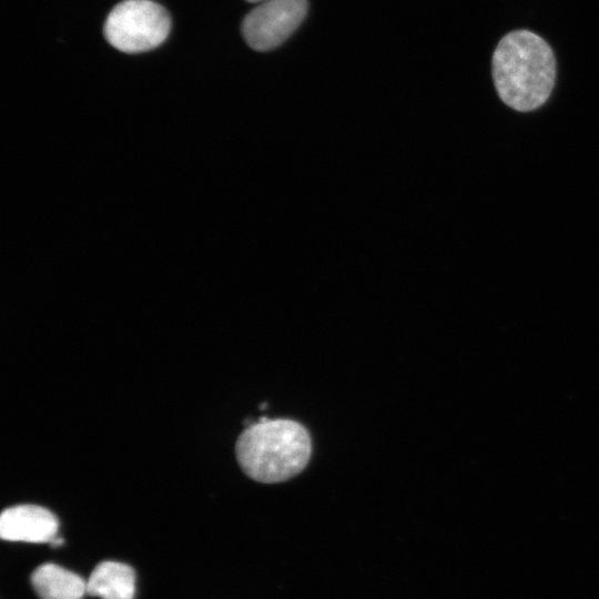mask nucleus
I'll return each instance as SVG.
<instances>
[{
    "label": "nucleus",
    "instance_id": "nucleus-1",
    "mask_svg": "<svg viewBox=\"0 0 599 599\" xmlns=\"http://www.w3.org/2000/svg\"><path fill=\"white\" fill-rule=\"evenodd\" d=\"M491 81L499 100L519 113L542 108L557 84V61L551 47L529 30H515L496 45Z\"/></svg>",
    "mask_w": 599,
    "mask_h": 599
},
{
    "label": "nucleus",
    "instance_id": "nucleus-2",
    "mask_svg": "<svg viewBox=\"0 0 599 599\" xmlns=\"http://www.w3.org/2000/svg\"><path fill=\"white\" fill-rule=\"evenodd\" d=\"M235 454L240 467L260 483H280L301 473L312 455L308 430L292 419L261 417L238 436Z\"/></svg>",
    "mask_w": 599,
    "mask_h": 599
},
{
    "label": "nucleus",
    "instance_id": "nucleus-3",
    "mask_svg": "<svg viewBox=\"0 0 599 599\" xmlns=\"http://www.w3.org/2000/svg\"><path fill=\"white\" fill-rule=\"evenodd\" d=\"M167 11L152 0H123L104 23L106 41L119 51L140 53L159 47L169 35Z\"/></svg>",
    "mask_w": 599,
    "mask_h": 599
},
{
    "label": "nucleus",
    "instance_id": "nucleus-4",
    "mask_svg": "<svg viewBox=\"0 0 599 599\" xmlns=\"http://www.w3.org/2000/svg\"><path fill=\"white\" fill-rule=\"evenodd\" d=\"M306 12L307 0H266L243 20V37L254 50L274 49L295 31Z\"/></svg>",
    "mask_w": 599,
    "mask_h": 599
},
{
    "label": "nucleus",
    "instance_id": "nucleus-5",
    "mask_svg": "<svg viewBox=\"0 0 599 599\" xmlns=\"http://www.w3.org/2000/svg\"><path fill=\"white\" fill-rule=\"evenodd\" d=\"M58 528L55 515L37 505L13 506L0 516V537L8 541L50 542Z\"/></svg>",
    "mask_w": 599,
    "mask_h": 599
},
{
    "label": "nucleus",
    "instance_id": "nucleus-6",
    "mask_svg": "<svg viewBox=\"0 0 599 599\" xmlns=\"http://www.w3.org/2000/svg\"><path fill=\"white\" fill-rule=\"evenodd\" d=\"M87 592L101 599H133L134 570L122 562L102 561L91 572L87 581Z\"/></svg>",
    "mask_w": 599,
    "mask_h": 599
},
{
    "label": "nucleus",
    "instance_id": "nucleus-7",
    "mask_svg": "<svg viewBox=\"0 0 599 599\" xmlns=\"http://www.w3.org/2000/svg\"><path fill=\"white\" fill-rule=\"evenodd\" d=\"M31 583L40 599H82L87 581L55 564H43L31 575Z\"/></svg>",
    "mask_w": 599,
    "mask_h": 599
},
{
    "label": "nucleus",
    "instance_id": "nucleus-8",
    "mask_svg": "<svg viewBox=\"0 0 599 599\" xmlns=\"http://www.w3.org/2000/svg\"><path fill=\"white\" fill-rule=\"evenodd\" d=\"M50 544H51L53 547H58V546H60V545L63 544V539L60 538V537H58V536H55V537L50 541Z\"/></svg>",
    "mask_w": 599,
    "mask_h": 599
},
{
    "label": "nucleus",
    "instance_id": "nucleus-9",
    "mask_svg": "<svg viewBox=\"0 0 599 599\" xmlns=\"http://www.w3.org/2000/svg\"><path fill=\"white\" fill-rule=\"evenodd\" d=\"M250 2H257V1H261V0H247Z\"/></svg>",
    "mask_w": 599,
    "mask_h": 599
}]
</instances>
